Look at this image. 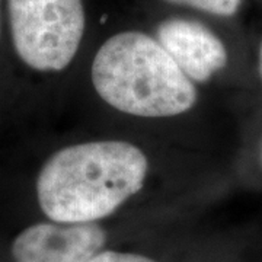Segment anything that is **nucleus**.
I'll return each mask as SVG.
<instances>
[{
    "mask_svg": "<svg viewBox=\"0 0 262 262\" xmlns=\"http://www.w3.org/2000/svg\"><path fill=\"white\" fill-rule=\"evenodd\" d=\"M259 73H261V77H262V42H261V48H259Z\"/></svg>",
    "mask_w": 262,
    "mask_h": 262,
    "instance_id": "8",
    "label": "nucleus"
},
{
    "mask_svg": "<svg viewBox=\"0 0 262 262\" xmlns=\"http://www.w3.org/2000/svg\"><path fill=\"white\" fill-rule=\"evenodd\" d=\"M84 262H156L140 253L120 252V251H99Z\"/></svg>",
    "mask_w": 262,
    "mask_h": 262,
    "instance_id": "7",
    "label": "nucleus"
},
{
    "mask_svg": "<svg viewBox=\"0 0 262 262\" xmlns=\"http://www.w3.org/2000/svg\"><path fill=\"white\" fill-rule=\"evenodd\" d=\"M156 39L192 82L210 80L227 63L225 44L195 20L166 19L158 27Z\"/></svg>",
    "mask_w": 262,
    "mask_h": 262,
    "instance_id": "5",
    "label": "nucleus"
},
{
    "mask_svg": "<svg viewBox=\"0 0 262 262\" xmlns=\"http://www.w3.org/2000/svg\"><path fill=\"white\" fill-rule=\"evenodd\" d=\"M13 47L38 72H60L72 63L83 39L82 0H8Z\"/></svg>",
    "mask_w": 262,
    "mask_h": 262,
    "instance_id": "3",
    "label": "nucleus"
},
{
    "mask_svg": "<svg viewBox=\"0 0 262 262\" xmlns=\"http://www.w3.org/2000/svg\"><path fill=\"white\" fill-rule=\"evenodd\" d=\"M105 242L106 233L98 223H38L15 237L12 255L16 262H84Z\"/></svg>",
    "mask_w": 262,
    "mask_h": 262,
    "instance_id": "4",
    "label": "nucleus"
},
{
    "mask_svg": "<svg viewBox=\"0 0 262 262\" xmlns=\"http://www.w3.org/2000/svg\"><path fill=\"white\" fill-rule=\"evenodd\" d=\"M149 173L147 156L122 140L79 143L56 151L37 178V198L51 222L96 223L134 196Z\"/></svg>",
    "mask_w": 262,
    "mask_h": 262,
    "instance_id": "1",
    "label": "nucleus"
},
{
    "mask_svg": "<svg viewBox=\"0 0 262 262\" xmlns=\"http://www.w3.org/2000/svg\"><path fill=\"white\" fill-rule=\"evenodd\" d=\"M91 77L105 102L134 117H175L196 102L194 82L156 38L140 31L108 38L95 54Z\"/></svg>",
    "mask_w": 262,
    "mask_h": 262,
    "instance_id": "2",
    "label": "nucleus"
},
{
    "mask_svg": "<svg viewBox=\"0 0 262 262\" xmlns=\"http://www.w3.org/2000/svg\"><path fill=\"white\" fill-rule=\"evenodd\" d=\"M166 2L178 6L194 8L219 16H232L237 12L242 3V0H166Z\"/></svg>",
    "mask_w": 262,
    "mask_h": 262,
    "instance_id": "6",
    "label": "nucleus"
}]
</instances>
